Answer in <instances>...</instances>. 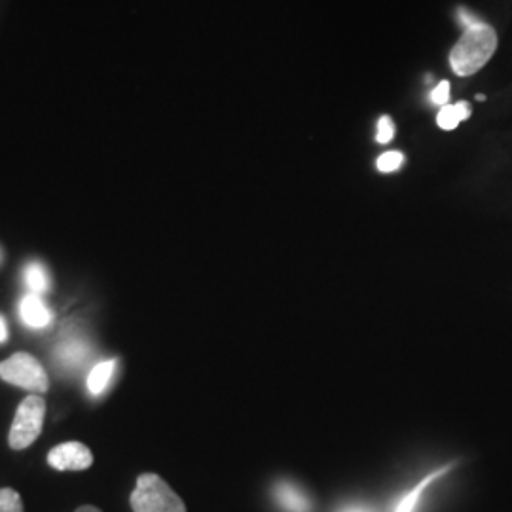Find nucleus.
<instances>
[{
    "instance_id": "obj_1",
    "label": "nucleus",
    "mask_w": 512,
    "mask_h": 512,
    "mask_svg": "<svg viewBox=\"0 0 512 512\" xmlns=\"http://www.w3.org/2000/svg\"><path fill=\"white\" fill-rule=\"evenodd\" d=\"M497 42L494 27L484 21L465 29L448 57L454 74L471 76L482 71L497 52Z\"/></svg>"
},
{
    "instance_id": "obj_2",
    "label": "nucleus",
    "mask_w": 512,
    "mask_h": 512,
    "mask_svg": "<svg viewBox=\"0 0 512 512\" xmlns=\"http://www.w3.org/2000/svg\"><path fill=\"white\" fill-rule=\"evenodd\" d=\"M129 503L133 512H186L183 499L171 490L164 478L154 473L137 478Z\"/></svg>"
},
{
    "instance_id": "obj_3",
    "label": "nucleus",
    "mask_w": 512,
    "mask_h": 512,
    "mask_svg": "<svg viewBox=\"0 0 512 512\" xmlns=\"http://www.w3.org/2000/svg\"><path fill=\"white\" fill-rule=\"evenodd\" d=\"M46 418V403L40 395H31L19 404L14 423L10 427L8 442L12 450H25L40 437Z\"/></svg>"
},
{
    "instance_id": "obj_4",
    "label": "nucleus",
    "mask_w": 512,
    "mask_h": 512,
    "mask_svg": "<svg viewBox=\"0 0 512 512\" xmlns=\"http://www.w3.org/2000/svg\"><path fill=\"white\" fill-rule=\"evenodd\" d=\"M0 378L8 384L18 385L31 391L33 395H42L48 391L50 380L44 366L29 353H16L10 359L0 363Z\"/></svg>"
},
{
    "instance_id": "obj_5",
    "label": "nucleus",
    "mask_w": 512,
    "mask_h": 512,
    "mask_svg": "<svg viewBox=\"0 0 512 512\" xmlns=\"http://www.w3.org/2000/svg\"><path fill=\"white\" fill-rule=\"evenodd\" d=\"M48 465L55 471H61V473L86 471L93 465L92 450L86 444L76 442V440L63 442V444H59V446L50 450Z\"/></svg>"
},
{
    "instance_id": "obj_6",
    "label": "nucleus",
    "mask_w": 512,
    "mask_h": 512,
    "mask_svg": "<svg viewBox=\"0 0 512 512\" xmlns=\"http://www.w3.org/2000/svg\"><path fill=\"white\" fill-rule=\"evenodd\" d=\"M92 357V346L82 338H67L55 349V363L57 368L74 370L82 368Z\"/></svg>"
},
{
    "instance_id": "obj_7",
    "label": "nucleus",
    "mask_w": 512,
    "mask_h": 512,
    "mask_svg": "<svg viewBox=\"0 0 512 512\" xmlns=\"http://www.w3.org/2000/svg\"><path fill=\"white\" fill-rule=\"evenodd\" d=\"M19 317L29 329H46L54 313L40 294L27 293L19 300Z\"/></svg>"
},
{
    "instance_id": "obj_8",
    "label": "nucleus",
    "mask_w": 512,
    "mask_h": 512,
    "mask_svg": "<svg viewBox=\"0 0 512 512\" xmlns=\"http://www.w3.org/2000/svg\"><path fill=\"white\" fill-rule=\"evenodd\" d=\"M277 505L285 512H311L310 495L293 482H279L274 488Z\"/></svg>"
},
{
    "instance_id": "obj_9",
    "label": "nucleus",
    "mask_w": 512,
    "mask_h": 512,
    "mask_svg": "<svg viewBox=\"0 0 512 512\" xmlns=\"http://www.w3.org/2000/svg\"><path fill=\"white\" fill-rule=\"evenodd\" d=\"M116 368H118V359H109V361H101L93 366L88 374V391L93 397L103 395L109 389L114 376H116Z\"/></svg>"
},
{
    "instance_id": "obj_10",
    "label": "nucleus",
    "mask_w": 512,
    "mask_h": 512,
    "mask_svg": "<svg viewBox=\"0 0 512 512\" xmlns=\"http://www.w3.org/2000/svg\"><path fill=\"white\" fill-rule=\"evenodd\" d=\"M23 281H25L29 293L40 294V296L48 293L50 287H52L50 272H48L46 264L40 262V260H31L29 264H25Z\"/></svg>"
},
{
    "instance_id": "obj_11",
    "label": "nucleus",
    "mask_w": 512,
    "mask_h": 512,
    "mask_svg": "<svg viewBox=\"0 0 512 512\" xmlns=\"http://www.w3.org/2000/svg\"><path fill=\"white\" fill-rule=\"evenodd\" d=\"M471 116V105L467 101H459L456 105H446L439 110L437 114V124L440 129L452 131L458 128L463 120H467Z\"/></svg>"
},
{
    "instance_id": "obj_12",
    "label": "nucleus",
    "mask_w": 512,
    "mask_h": 512,
    "mask_svg": "<svg viewBox=\"0 0 512 512\" xmlns=\"http://www.w3.org/2000/svg\"><path fill=\"white\" fill-rule=\"evenodd\" d=\"M440 473H437V475H431L429 478H425L421 484H418L412 492L408 495H404L403 499H401V503L397 505V511L395 512H414L416 511V507H418V503H420V497L421 494H423V490L439 476Z\"/></svg>"
},
{
    "instance_id": "obj_13",
    "label": "nucleus",
    "mask_w": 512,
    "mask_h": 512,
    "mask_svg": "<svg viewBox=\"0 0 512 512\" xmlns=\"http://www.w3.org/2000/svg\"><path fill=\"white\" fill-rule=\"evenodd\" d=\"M0 512H23L21 495L12 488L0 490Z\"/></svg>"
},
{
    "instance_id": "obj_14",
    "label": "nucleus",
    "mask_w": 512,
    "mask_h": 512,
    "mask_svg": "<svg viewBox=\"0 0 512 512\" xmlns=\"http://www.w3.org/2000/svg\"><path fill=\"white\" fill-rule=\"evenodd\" d=\"M403 162L404 156L401 152H385L378 158V169L382 173H393V171L401 169Z\"/></svg>"
},
{
    "instance_id": "obj_15",
    "label": "nucleus",
    "mask_w": 512,
    "mask_h": 512,
    "mask_svg": "<svg viewBox=\"0 0 512 512\" xmlns=\"http://www.w3.org/2000/svg\"><path fill=\"white\" fill-rule=\"evenodd\" d=\"M393 135H395V124H393V120H391L389 116H382L380 122H378L376 141H378L380 145H387V143H391Z\"/></svg>"
},
{
    "instance_id": "obj_16",
    "label": "nucleus",
    "mask_w": 512,
    "mask_h": 512,
    "mask_svg": "<svg viewBox=\"0 0 512 512\" xmlns=\"http://www.w3.org/2000/svg\"><path fill=\"white\" fill-rule=\"evenodd\" d=\"M448 101H450V82L442 80L439 86L431 92V103L442 109L448 105Z\"/></svg>"
},
{
    "instance_id": "obj_17",
    "label": "nucleus",
    "mask_w": 512,
    "mask_h": 512,
    "mask_svg": "<svg viewBox=\"0 0 512 512\" xmlns=\"http://www.w3.org/2000/svg\"><path fill=\"white\" fill-rule=\"evenodd\" d=\"M459 21H461V25H463V29H469V27H473L476 23H480V19L475 18L471 12H467L465 8H459Z\"/></svg>"
},
{
    "instance_id": "obj_18",
    "label": "nucleus",
    "mask_w": 512,
    "mask_h": 512,
    "mask_svg": "<svg viewBox=\"0 0 512 512\" xmlns=\"http://www.w3.org/2000/svg\"><path fill=\"white\" fill-rule=\"evenodd\" d=\"M6 340H8V327H6L4 317L0 315V344H4Z\"/></svg>"
},
{
    "instance_id": "obj_19",
    "label": "nucleus",
    "mask_w": 512,
    "mask_h": 512,
    "mask_svg": "<svg viewBox=\"0 0 512 512\" xmlns=\"http://www.w3.org/2000/svg\"><path fill=\"white\" fill-rule=\"evenodd\" d=\"M340 512H370L366 507H361V505H351V507H346V509H342Z\"/></svg>"
},
{
    "instance_id": "obj_20",
    "label": "nucleus",
    "mask_w": 512,
    "mask_h": 512,
    "mask_svg": "<svg viewBox=\"0 0 512 512\" xmlns=\"http://www.w3.org/2000/svg\"><path fill=\"white\" fill-rule=\"evenodd\" d=\"M74 512H101L97 507H93V505H82V507H78Z\"/></svg>"
},
{
    "instance_id": "obj_21",
    "label": "nucleus",
    "mask_w": 512,
    "mask_h": 512,
    "mask_svg": "<svg viewBox=\"0 0 512 512\" xmlns=\"http://www.w3.org/2000/svg\"><path fill=\"white\" fill-rule=\"evenodd\" d=\"M484 99H486V95H482V93L476 95V101H484Z\"/></svg>"
},
{
    "instance_id": "obj_22",
    "label": "nucleus",
    "mask_w": 512,
    "mask_h": 512,
    "mask_svg": "<svg viewBox=\"0 0 512 512\" xmlns=\"http://www.w3.org/2000/svg\"><path fill=\"white\" fill-rule=\"evenodd\" d=\"M0 264H2V249H0Z\"/></svg>"
}]
</instances>
